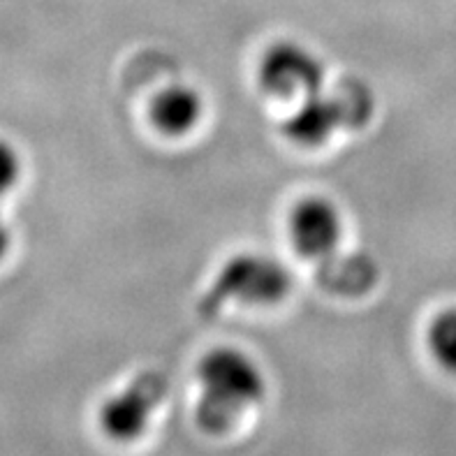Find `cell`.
Here are the masks:
<instances>
[{"instance_id":"1","label":"cell","mask_w":456,"mask_h":456,"mask_svg":"<svg viewBox=\"0 0 456 456\" xmlns=\"http://www.w3.org/2000/svg\"><path fill=\"white\" fill-rule=\"evenodd\" d=\"M200 401L195 417L202 431L227 434L266 394L262 369L237 347H214L197 364Z\"/></svg>"},{"instance_id":"2","label":"cell","mask_w":456,"mask_h":456,"mask_svg":"<svg viewBox=\"0 0 456 456\" xmlns=\"http://www.w3.org/2000/svg\"><path fill=\"white\" fill-rule=\"evenodd\" d=\"M292 278L285 265L272 255L241 253L220 266L214 283L202 297V313L214 315L227 304L276 306L288 297Z\"/></svg>"},{"instance_id":"3","label":"cell","mask_w":456,"mask_h":456,"mask_svg":"<svg viewBox=\"0 0 456 456\" xmlns=\"http://www.w3.org/2000/svg\"><path fill=\"white\" fill-rule=\"evenodd\" d=\"M373 111V100L357 84H346L338 91L311 93L297 102L285 118L283 133L299 146H320L343 127L364 126Z\"/></svg>"},{"instance_id":"4","label":"cell","mask_w":456,"mask_h":456,"mask_svg":"<svg viewBox=\"0 0 456 456\" xmlns=\"http://www.w3.org/2000/svg\"><path fill=\"white\" fill-rule=\"evenodd\" d=\"M169 382L158 370L139 373L126 389L100 405V427L116 443L137 440L149 427L153 412L167 399Z\"/></svg>"},{"instance_id":"5","label":"cell","mask_w":456,"mask_h":456,"mask_svg":"<svg viewBox=\"0 0 456 456\" xmlns=\"http://www.w3.org/2000/svg\"><path fill=\"white\" fill-rule=\"evenodd\" d=\"M257 77L262 91L272 98L299 102L324 88V63L299 42H273L262 56Z\"/></svg>"},{"instance_id":"6","label":"cell","mask_w":456,"mask_h":456,"mask_svg":"<svg viewBox=\"0 0 456 456\" xmlns=\"http://www.w3.org/2000/svg\"><path fill=\"white\" fill-rule=\"evenodd\" d=\"M292 248L306 260L327 265L343 239V216L327 197H304L288 216Z\"/></svg>"},{"instance_id":"7","label":"cell","mask_w":456,"mask_h":456,"mask_svg":"<svg viewBox=\"0 0 456 456\" xmlns=\"http://www.w3.org/2000/svg\"><path fill=\"white\" fill-rule=\"evenodd\" d=\"M151 123L167 137L191 134L204 118V98L188 84H169L156 93L149 107Z\"/></svg>"},{"instance_id":"8","label":"cell","mask_w":456,"mask_h":456,"mask_svg":"<svg viewBox=\"0 0 456 456\" xmlns=\"http://www.w3.org/2000/svg\"><path fill=\"white\" fill-rule=\"evenodd\" d=\"M427 346L431 357L447 373H456V306L440 311L427 331Z\"/></svg>"},{"instance_id":"9","label":"cell","mask_w":456,"mask_h":456,"mask_svg":"<svg viewBox=\"0 0 456 456\" xmlns=\"http://www.w3.org/2000/svg\"><path fill=\"white\" fill-rule=\"evenodd\" d=\"M23 162L19 151L7 142V139H0V197L10 195L14 188L21 181Z\"/></svg>"},{"instance_id":"10","label":"cell","mask_w":456,"mask_h":456,"mask_svg":"<svg viewBox=\"0 0 456 456\" xmlns=\"http://www.w3.org/2000/svg\"><path fill=\"white\" fill-rule=\"evenodd\" d=\"M10 246H12V232L7 227V223L0 218V260L10 253Z\"/></svg>"}]
</instances>
